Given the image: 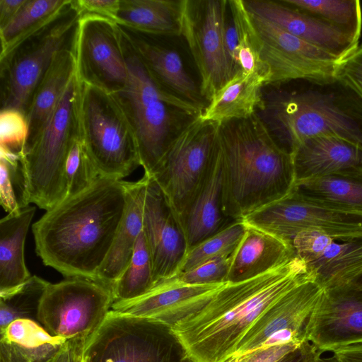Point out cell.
<instances>
[{"mask_svg": "<svg viewBox=\"0 0 362 362\" xmlns=\"http://www.w3.org/2000/svg\"><path fill=\"white\" fill-rule=\"evenodd\" d=\"M127 181L100 177L64 199L32 226L35 252L66 278L95 281L122 219Z\"/></svg>", "mask_w": 362, "mask_h": 362, "instance_id": "1", "label": "cell"}, {"mask_svg": "<svg viewBox=\"0 0 362 362\" xmlns=\"http://www.w3.org/2000/svg\"><path fill=\"white\" fill-rule=\"evenodd\" d=\"M81 13L74 1L52 21L0 58L1 110L26 115L33 95L57 56L75 49Z\"/></svg>", "mask_w": 362, "mask_h": 362, "instance_id": "7", "label": "cell"}, {"mask_svg": "<svg viewBox=\"0 0 362 362\" xmlns=\"http://www.w3.org/2000/svg\"><path fill=\"white\" fill-rule=\"evenodd\" d=\"M332 353L341 362H362V341L339 348Z\"/></svg>", "mask_w": 362, "mask_h": 362, "instance_id": "49", "label": "cell"}, {"mask_svg": "<svg viewBox=\"0 0 362 362\" xmlns=\"http://www.w3.org/2000/svg\"><path fill=\"white\" fill-rule=\"evenodd\" d=\"M153 286L151 256L142 230L137 238L128 265L113 286L114 303L136 299L148 292Z\"/></svg>", "mask_w": 362, "mask_h": 362, "instance_id": "36", "label": "cell"}, {"mask_svg": "<svg viewBox=\"0 0 362 362\" xmlns=\"http://www.w3.org/2000/svg\"><path fill=\"white\" fill-rule=\"evenodd\" d=\"M71 0H26L16 16L0 29V58L55 18Z\"/></svg>", "mask_w": 362, "mask_h": 362, "instance_id": "33", "label": "cell"}, {"mask_svg": "<svg viewBox=\"0 0 362 362\" xmlns=\"http://www.w3.org/2000/svg\"><path fill=\"white\" fill-rule=\"evenodd\" d=\"M233 221L223 211L221 169L215 147L206 181L181 221L189 250Z\"/></svg>", "mask_w": 362, "mask_h": 362, "instance_id": "26", "label": "cell"}, {"mask_svg": "<svg viewBox=\"0 0 362 362\" xmlns=\"http://www.w3.org/2000/svg\"><path fill=\"white\" fill-rule=\"evenodd\" d=\"M123 36L155 81L170 93L203 110L200 88L187 73L180 55L156 35L117 23Z\"/></svg>", "mask_w": 362, "mask_h": 362, "instance_id": "21", "label": "cell"}, {"mask_svg": "<svg viewBox=\"0 0 362 362\" xmlns=\"http://www.w3.org/2000/svg\"><path fill=\"white\" fill-rule=\"evenodd\" d=\"M218 126L196 117L176 136L150 176L180 223L210 171Z\"/></svg>", "mask_w": 362, "mask_h": 362, "instance_id": "9", "label": "cell"}, {"mask_svg": "<svg viewBox=\"0 0 362 362\" xmlns=\"http://www.w3.org/2000/svg\"><path fill=\"white\" fill-rule=\"evenodd\" d=\"M291 154L296 183L329 174H362V149L339 137L317 135L305 138Z\"/></svg>", "mask_w": 362, "mask_h": 362, "instance_id": "22", "label": "cell"}, {"mask_svg": "<svg viewBox=\"0 0 362 362\" xmlns=\"http://www.w3.org/2000/svg\"><path fill=\"white\" fill-rule=\"evenodd\" d=\"M334 75L362 97V44L337 62Z\"/></svg>", "mask_w": 362, "mask_h": 362, "instance_id": "44", "label": "cell"}, {"mask_svg": "<svg viewBox=\"0 0 362 362\" xmlns=\"http://www.w3.org/2000/svg\"><path fill=\"white\" fill-rule=\"evenodd\" d=\"M74 3L81 16H98L117 23L119 0H76Z\"/></svg>", "mask_w": 362, "mask_h": 362, "instance_id": "45", "label": "cell"}, {"mask_svg": "<svg viewBox=\"0 0 362 362\" xmlns=\"http://www.w3.org/2000/svg\"><path fill=\"white\" fill-rule=\"evenodd\" d=\"M114 303L112 289L84 278H66L47 284L37 313L38 322L52 336L66 339L90 337Z\"/></svg>", "mask_w": 362, "mask_h": 362, "instance_id": "11", "label": "cell"}, {"mask_svg": "<svg viewBox=\"0 0 362 362\" xmlns=\"http://www.w3.org/2000/svg\"><path fill=\"white\" fill-rule=\"evenodd\" d=\"M293 191L330 207L362 213V174L335 173L295 184Z\"/></svg>", "mask_w": 362, "mask_h": 362, "instance_id": "32", "label": "cell"}, {"mask_svg": "<svg viewBox=\"0 0 362 362\" xmlns=\"http://www.w3.org/2000/svg\"><path fill=\"white\" fill-rule=\"evenodd\" d=\"M89 337L78 336L67 339L59 351L45 362H83L84 350Z\"/></svg>", "mask_w": 362, "mask_h": 362, "instance_id": "47", "label": "cell"}, {"mask_svg": "<svg viewBox=\"0 0 362 362\" xmlns=\"http://www.w3.org/2000/svg\"><path fill=\"white\" fill-rule=\"evenodd\" d=\"M182 0H119L117 23L150 34H182Z\"/></svg>", "mask_w": 362, "mask_h": 362, "instance_id": "30", "label": "cell"}, {"mask_svg": "<svg viewBox=\"0 0 362 362\" xmlns=\"http://www.w3.org/2000/svg\"><path fill=\"white\" fill-rule=\"evenodd\" d=\"M49 281L32 275L25 283L0 293V330L18 319H36L39 303Z\"/></svg>", "mask_w": 362, "mask_h": 362, "instance_id": "38", "label": "cell"}, {"mask_svg": "<svg viewBox=\"0 0 362 362\" xmlns=\"http://www.w3.org/2000/svg\"><path fill=\"white\" fill-rule=\"evenodd\" d=\"M215 147L221 169L223 211L230 220H243L293 190L292 156L257 112L218 122Z\"/></svg>", "mask_w": 362, "mask_h": 362, "instance_id": "3", "label": "cell"}, {"mask_svg": "<svg viewBox=\"0 0 362 362\" xmlns=\"http://www.w3.org/2000/svg\"><path fill=\"white\" fill-rule=\"evenodd\" d=\"M332 240L333 238L325 233L307 230L298 234L292 245L296 256L306 265L318 258Z\"/></svg>", "mask_w": 362, "mask_h": 362, "instance_id": "43", "label": "cell"}, {"mask_svg": "<svg viewBox=\"0 0 362 362\" xmlns=\"http://www.w3.org/2000/svg\"><path fill=\"white\" fill-rule=\"evenodd\" d=\"M247 10L283 30L325 52L337 59L351 54L358 45L331 25L298 11L281 1H244Z\"/></svg>", "mask_w": 362, "mask_h": 362, "instance_id": "20", "label": "cell"}, {"mask_svg": "<svg viewBox=\"0 0 362 362\" xmlns=\"http://www.w3.org/2000/svg\"><path fill=\"white\" fill-rule=\"evenodd\" d=\"M226 283L187 284L173 276L157 283L136 299L114 303L111 310L147 318L170 328L202 309Z\"/></svg>", "mask_w": 362, "mask_h": 362, "instance_id": "18", "label": "cell"}, {"mask_svg": "<svg viewBox=\"0 0 362 362\" xmlns=\"http://www.w3.org/2000/svg\"><path fill=\"white\" fill-rule=\"evenodd\" d=\"M319 362H341L334 355L329 357H321Z\"/></svg>", "mask_w": 362, "mask_h": 362, "instance_id": "51", "label": "cell"}, {"mask_svg": "<svg viewBox=\"0 0 362 362\" xmlns=\"http://www.w3.org/2000/svg\"><path fill=\"white\" fill-rule=\"evenodd\" d=\"M300 91L273 93L257 112L290 153L302 140L329 135L362 149V97L343 82H310Z\"/></svg>", "mask_w": 362, "mask_h": 362, "instance_id": "4", "label": "cell"}, {"mask_svg": "<svg viewBox=\"0 0 362 362\" xmlns=\"http://www.w3.org/2000/svg\"><path fill=\"white\" fill-rule=\"evenodd\" d=\"M250 13L260 58L269 72V84L293 80L325 83L334 79L339 59Z\"/></svg>", "mask_w": 362, "mask_h": 362, "instance_id": "14", "label": "cell"}, {"mask_svg": "<svg viewBox=\"0 0 362 362\" xmlns=\"http://www.w3.org/2000/svg\"><path fill=\"white\" fill-rule=\"evenodd\" d=\"M146 177L143 205V232L151 253L154 285L176 276L189 251L181 223L161 189Z\"/></svg>", "mask_w": 362, "mask_h": 362, "instance_id": "17", "label": "cell"}, {"mask_svg": "<svg viewBox=\"0 0 362 362\" xmlns=\"http://www.w3.org/2000/svg\"><path fill=\"white\" fill-rule=\"evenodd\" d=\"M245 230L246 225L243 220L234 221L196 245L189 250L179 273L192 269L213 259L231 255Z\"/></svg>", "mask_w": 362, "mask_h": 362, "instance_id": "39", "label": "cell"}, {"mask_svg": "<svg viewBox=\"0 0 362 362\" xmlns=\"http://www.w3.org/2000/svg\"><path fill=\"white\" fill-rule=\"evenodd\" d=\"M0 203L8 213L29 206L21 150L0 146Z\"/></svg>", "mask_w": 362, "mask_h": 362, "instance_id": "37", "label": "cell"}, {"mask_svg": "<svg viewBox=\"0 0 362 362\" xmlns=\"http://www.w3.org/2000/svg\"><path fill=\"white\" fill-rule=\"evenodd\" d=\"M83 362H87V361H86L84 360V357H83Z\"/></svg>", "mask_w": 362, "mask_h": 362, "instance_id": "54", "label": "cell"}, {"mask_svg": "<svg viewBox=\"0 0 362 362\" xmlns=\"http://www.w3.org/2000/svg\"><path fill=\"white\" fill-rule=\"evenodd\" d=\"M352 284L362 288V274L357 278Z\"/></svg>", "mask_w": 362, "mask_h": 362, "instance_id": "52", "label": "cell"}, {"mask_svg": "<svg viewBox=\"0 0 362 362\" xmlns=\"http://www.w3.org/2000/svg\"><path fill=\"white\" fill-rule=\"evenodd\" d=\"M76 75L81 83L112 94L124 88L129 70L118 24L94 15L81 16L75 44Z\"/></svg>", "mask_w": 362, "mask_h": 362, "instance_id": "15", "label": "cell"}, {"mask_svg": "<svg viewBox=\"0 0 362 362\" xmlns=\"http://www.w3.org/2000/svg\"><path fill=\"white\" fill-rule=\"evenodd\" d=\"M0 335L1 362H45L67 340L51 335L39 322L27 318L13 321Z\"/></svg>", "mask_w": 362, "mask_h": 362, "instance_id": "28", "label": "cell"}, {"mask_svg": "<svg viewBox=\"0 0 362 362\" xmlns=\"http://www.w3.org/2000/svg\"><path fill=\"white\" fill-rule=\"evenodd\" d=\"M28 134V121L23 112L15 109L1 110V145L20 149L21 151Z\"/></svg>", "mask_w": 362, "mask_h": 362, "instance_id": "42", "label": "cell"}, {"mask_svg": "<svg viewBox=\"0 0 362 362\" xmlns=\"http://www.w3.org/2000/svg\"><path fill=\"white\" fill-rule=\"evenodd\" d=\"M324 291L314 276L293 287L255 323L239 344L234 357L259 349L272 334L282 329H292L304 336L306 322Z\"/></svg>", "mask_w": 362, "mask_h": 362, "instance_id": "19", "label": "cell"}, {"mask_svg": "<svg viewBox=\"0 0 362 362\" xmlns=\"http://www.w3.org/2000/svg\"><path fill=\"white\" fill-rule=\"evenodd\" d=\"M185 355L169 327L112 310L84 350L87 362H178Z\"/></svg>", "mask_w": 362, "mask_h": 362, "instance_id": "10", "label": "cell"}, {"mask_svg": "<svg viewBox=\"0 0 362 362\" xmlns=\"http://www.w3.org/2000/svg\"><path fill=\"white\" fill-rule=\"evenodd\" d=\"M35 207L27 206L0 221V293L18 288L32 276L24 258V247Z\"/></svg>", "mask_w": 362, "mask_h": 362, "instance_id": "27", "label": "cell"}, {"mask_svg": "<svg viewBox=\"0 0 362 362\" xmlns=\"http://www.w3.org/2000/svg\"><path fill=\"white\" fill-rule=\"evenodd\" d=\"M303 341H293L283 345L259 349L247 355L236 358L235 362H276L298 348Z\"/></svg>", "mask_w": 362, "mask_h": 362, "instance_id": "46", "label": "cell"}, {"mask_svg": "<svg viewBox=\"0 0 362 362\" xmlns=\"http://www.w3.org/2000/svg\"><path fill=\"white\" fill-rule=\"evenodd\" d=\"M100 177L89 156L81 136L73 142L68 153L65 168V199L89 189Z\"/></svg>", "mask_w": 362, "mask_h": 362, "instance_id": "40", "label": "cell"}, {"mask_svg": "<svg viewBox=\"0 0 362 362\" xmlns=\"http://www.w3.org/2000/svg\"><path fill=\"white\" fill-rule=\"evenodd\" d=\"M295 256L291 243L246 225L244 235L230 256L226 282L237 283L256 277Z\"/></svg>", "mask_w": 362, "mask_h": 362, "instance_id": "23", "label": "cell"}, {"mask_svg": "<svg viewBox=\"0 0 362 362\" xmlns=\"http://www.w3.org/2000/svg\"><path fill=\"white\" fill-rule=\"evenodd\" d=\"M304 338L322 352L362 341V288L351 283L325 289Z\"/></svg>", "mask_w": 362, "mask_h": 362, "instance_id": "16", "label": "cell"}, {"mask_svg": "<svg viewBox=\"0 0 362 362\" xmlns=\"http://www.w3.org/2000/svg\"><path fill=\"white\" fill-rule=\"evenodd\" d=\"M313 276L303 261L295 256L256 277L227 282L202 309L170 330L193 362H226L276 301Z\"/></svg>", "mask_w": 362, "mask_h": 362, "instance_id": "2", "label": "cell"}, {"mask_svg": "<svg viewBox=\"0 0 362 362\" xmlns=\"http://www.w3.org/2000/svg\"><path fill=\"white\" fill-rule=\"evenodd\" d=\"M81 82L76 72L35 142L21 153L27 200L48 211L66 196L64 168L74 140L81 136Z\"/></svg>", "mask_w": 362, "mask_h": 362, "instance_id": "6", "label": "cell"}, {"mask_svg": "<svg viewBox=\"0 0 362 362\" xmlns=\"http://www.w3.org/2000/svg\"><path fill=\"white\" fill-rule=\"evenodd\" d=\"M243 221L291 244L298 234L307 230L325 233L338 241L362 238V213L334 209L295 191Z\"/></svg>", "mask_w": 362, "mask_h": 362, "instance_id": "13", "label": "cell"}, {"mask_svg": "<svg viewBox=\"0 0 362 362\" xmlns=\"http://www.w3.org/2000/svg\"><path fill=\"white\" fill-rule=\"evenodd\" d=\"M284 4L343 33L358 42L362 11L358 0H281Z\"/></svg>", "mask_w": 362, "mask_h": 362, "instance_id": "34", "label": "cell"}, {"mask_svg": "<svg viewBox=\"0 0 362 362\" xmlns=\"http://www.w3.org/2000/svg\"><path fill=\"white\" fill-rule=\"evenodd\" d=\"M178 362H193L186 355H185Z\"/></svg>", "mask_w": 362, "mask_h": 362, "instance_id": "53", "label": "cell"}, {"mask_svg": "<svg viewBox=\"0 0 362 362\" xmlns=\"http://www.w3.org/2000/svg\"><path fill=\"white\" fill-rule=\"evenodd\" d=\"M229 11L235 28L238 71L257 77L269 85V72L260 58L256 33L250 13L243 0H229Z\"/></svg>", "mask_w": 362, "mask_h": 362, "instance_id": "35", "label": "cell"}, {"mask_svg": "<svg viewBox=\"0 0 362 362\" xmlns=\"http://www.w3.org/2000/svg\"><path fill=\"white\" fill-rule=\"evenodd\" d=\"M146 177L127 183V206L107 255L95 281L112 289L128 265L137 238L143 230V205Z\"/></svg>", "mask_w": 362, "mask_h": 362, "instance_id": "24", "label": "cell"}, {"mask_svg": "<svg viewBox=\"0 0 362 362\" xmlns=\"http://www.w3.org/2000/svg\"><path fill=\"white\" fill-rule=\"evenodd\" d=\"M264 86L260 78L238 71L215 93L199 117L216 122L249 117L262 105Z\"/></svg>", "mask_w": 362, "mask_h": 362, "instance_id": "29", "label": "cell"}, {"mask_svg": "<svg viewBox=\"0 0 362 362\" xmlns=\"http://www.w3.org/2000/svg\"><path fill=\"white\" fill-rule=\"evenodd\" d=\"M123 45L129 76L113 95L134 130L144 175L151 176L176 136L202 110L158 84L124 36Z\"/></svg>", "mask_w": 362, "mask_h": 362, "instance_id": "5", "label": "cell"}, {"mask_svg": "<svg viewBox=\"0 0 362 362\" xmlns=\"http://www.w3.org/2000/svg\"><path fill=\"white\" fill-rule=\"evenodd\" d=\"M26 0H0V29L16 16Z\"/></svg>", "mask_w": 362, "mask_h": 362, "instance_id": "50", "label": "cell"}, {"mask_svg": "<svg viewBox=\"0 0 362 362\" xmlns=\"http://www.w3.org/2000/svg\"><path fill=\"white\" fill-rule=\"evenodd\" d=\"M324 352L305 340L298 348L276 362H319Z\"/></svg>", "mask_w": 362, "mask_h": 362, "instance_id": "48", "label": "cell"}, {"mask_svg": "<svg viewBox=\"0 0 362 362\" xmlns=\"http://www.w3.org/2000/svg\"><path fill=\"white\" fill-rule=\"evenodd\" d=\"M227 0H182V34L198 69L203 98L209 100L236 73L226 42Z\"/></svg>", "mask_w": 362, "mask_h": 362, "instance_id": "12", "label": "cell"}, {"mask_svg": "<svg viewBox=\"0 0 362 362\" xmlns=\"http://www.w3.org/2000/svg\"><path fill=\"white\" fill-rule=\"evenodd\" d=\"M82 142L100 176L122 180L140 165L134 130L115 95L81 83Z\"/></svg>", "mask_w": 362, "mask_h": 362, "instance_id": "8", "label": "cell"}, {"mask_svg": "<svg viewBox=\"0 0 362 362\" xmlns=\"http://www.w3.org/2000/svg\"><path fill=\"white\" fill-rule=\"evenodd\" d=\"M76 72L75 49L62 51L38 85L26 113L28 134L21 153L35 142Z\"/></svg>", "mask_w": 362, "mask_h": 362, "instance_id": "25", "label": "cell"}, {"mask_svg": "<svg viewBox=\"0 0 362 362\" xmlns=\"http://www.w3.org/2000/svg\"><path fill=\"white\" fill-rule=\"evenodd\" d=\"M230 256H223L209 260L197 267L175 276L179 281L194 285L226 282Z\"/></svg>", "mask_w": 362, "mask_h": 362, "instance_id": "41", "label": "cell"}, {"mask_svg": "<svg viewBox=\"0 0 362 362\" xmlns=\"http://www.w3.org/2000/svg\"><path fill=\"white\" fill-rule=\"evenodd\" d=\"M306 267L325 289L353 283L362 274V238L332 240Z\"/></svg>", "mask_w": 362, "mask_h": 362, "instance_id": "31", "label": "cell"}]
</instances>
